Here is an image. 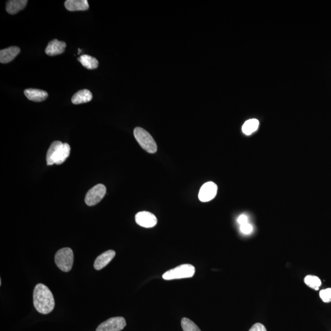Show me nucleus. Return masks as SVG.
Here are the masks:
<instances>
[{
	"label": "nucleus",
	"mask_w": 331,
	"mask_h": 331,
	"mask_svg": "<svg viewBox=\"0 0 331 331\" xmlns=\"http://www.w3.org/2000/svg\"><path fill=\"white\" fill-rule=\"evenodd\" d=\"M33 304L37 311L42 314H49L55 308V300L47 286L39 284L33 291Z\"/></svg>",
	"instance_id": "nucleus-1"
},
{
	"label": "nucleus",
	"mask_w": 331,
	"mask_h": 331,
	"mask_svg": "<svg viewBox=\"0 0 331 331\" xmlns=\"http://www.w3.org/2000/svg\"><path fill=\"white\" fill-rule=\"evenodd\" d=\"M70 146L68 144L54 141L47 153V164L50 166L63 163L70 156Z\"/></svg>",
	"instance_id": "nucleus-2"
},
{
	"label": "nucleus",
	"mask_w": 331,
	"mask_h": 331,
	"mask_svg": "<svg viewBox=\"0 0 331 331\" xmlns=\"http://www.w3.org/2000/svg\"><path fill=\"white\" fill-rule=\"evenodd\" d=\"M134 136L137 143L146 152L155 153L157 151V145L153 138L145 129L137 127L134 129Z\"/></svg>",
	"instance_id": "nucleus-3"
},
{
	"label": "nucleus",
	"mask_w": 331,
	"mask_h": 331,
	"mask_svg": "<svg viewBox=\"0 0 331 331\" xmlns=\"http://www.w3.org/2000/svg\"><path fill=\"white\" fill-rule=\"evenodd\" d=\"M55 262L57 267L63 272H69L73 267L74 262L73 252L70 248L59 250L55 256Z\"/></svg>",
	"instance_id": "nucleus-4"
},
{
	"label": "nucleus",
	"mask_w": 331,
	"mask_h": 331,
	"mask_svg": "<svg viewBox=\"0 0 331 331\" xmlns=\"http://www.w3.org/2000/svg\"><path fill=\"white\" fill-rule=\"evenodd\" d=\"M195 267L191 264H182L166 272L162 275V279L171 281L174 279L191 278L195 275Z\"/></svg>",
	"instance_id": "nucleus-5"
},
{
	"label": "nucleus",
	"mask_w": 331,
	"mask_h": 331,
	"mask_svg": "<svg viewBox=\"0 0 331 331\" xmlns=\"http://www.w3.org/2000/svg\"><path fill=\"white\" fill-rule=\"evenodd\" d=\"M106 194V187L103 184H98L93 186L87 192L85 202L87 206H93L103 200Z\"/></svg>",
	"instance_id": "nucleus-6"
},
{
	"label": "nucleus",
	"mask_w": 331,
	"mask_h": 331,
	"mask_svg": "<svg viewBox=\"0 0 331 331\" xmlns=\"http://www.w3.org/2000/svg\"><path fill=\"white\" fill-rule=\"evenodd\" d=\"M126 323L123 317H113L99 325L96 331H120L124 329Z\"/></svg>",
	"instance_id": "nucleus-7"
},
{
	"label": "nucleus",
	"mask_w": 331,
	"mask_h": 331,
	"mask_svg": "<svg viewBox=\"0 0 331 331\" xmlns=\"http://www.w3.org/2000/svg\"><path fill=\"white\" fill-rule=\"evenodd\" d=\"M217 189V185L215 183L209 182L204 183L199 192V199L201 202H209L216 197Z\"/></svg>",
	"instance_id": "nucleus-8"
},
{
	"label": "nucleus",
	"mask_w": 331,
	"mask_h": 331,
	"mask_svg": "<svg viewBox=\"0 0 331 331\" xmlns=\"http://www.w3.org/2000/svg\"><path fill=\"white\" fill-rule=\"evenodd\" d=\"M136 224L141 227L150 228L157 224V218L152 213L147 211L138 212L135 216Z\"/></svg>",
	"instance_id": "nucleus-9"
},
{
	"label": "nucleus",
	"mask_w": 331,
	"mask_h": 331,
	"mask_svg": "<svg viewBox=\"0 0 331 331\" xmlns=\"http://www.w3.org/2000/svg\"><path fill=\"white\" fill-rule=\"evenodd\" d=\"M115 256L116 252L113 251V250H109V251L105 252L103 254L98 256L95 261V269L97 270L103 269L113 260Z\"/></svg>",
	"instance_id": "nucleus-10"
},
{
	"label": "nucleus",
	"mask_w": 331,
	"mask_h": 331,
	"mask_svg": "<svg viewBox=\"0 0 331 331\" xmlns=\"http://www.w3.org/2000/svg\"><path fill=\"white\" fill-rule=\"evenodd\" d=\"M66 47V44L65 42L60 41L56 39L48 44L45 52L49 56H58L65 52Z\"/></svg>",
	"instance_id": "nucleus-11"
},
{
	"label": "nucleus",
	"mask_w": 331,
	"mask_h": 331,
	"mask_svg": "<svg viewBox=\"0 0 331 331\" xmlns=\"http://www.w3.org/2000/svg\"><path fill=\"white\" fill-rule=\"evenodd\" d=\"M20 52L19 47L13 46L2 49L0 51V62L8 63L16 58Z\"/></svg>",
	"instance_id": "nucleus-12"
},
{
	"label": "nucleus",
	"mask_w": 331,
	"mask_h": 331,
	"mask_svg": "<svg viewBox=\"0 0 331 331\" xmlns=\"http://www.w3.org/2000/svg\"><path fill=\"white\" fill-rule=\"evenodd\" d=\"M24 94L29 100L35 102L43 101L48 97V93L46 91L39 89H26Z\"/></svg>",
	"instance_id": "nucleus-13"
},
{
	"label": "nucleus",
	"mask_w": 331,
	"mask_h": 331,
	"mask_svg": "<svg viewBox=\"0 0 331 331\" xmlns=\"http://www.w3.org/2000/svg\"><path fill=\"white\" fill-rule=\"evenodd\" d=\"M65 6L66 10L70 11H86L89 8L87 0H67Z\"/></svg>",
	"instance_id": "nucleus-14"
},
{
	"label": "nucleus",
	"mask_w": 331,
	"mask_h": 331,
	"mask_svg": "<svg viewBox=\"0 0 331 331\" xmlns=\"http://www.w3.org/2000/svg\"><path fill=\"white\" fill-rule=\"evenodd\" d=\"M93 98L92 93L89 90L84 89L80 90L75 93L73 98L71 99L72 103L74 104H80L86 103L92 100Z\"/></svg>",
	"instance_id": "nucleus-15"
},
{
	"label": "nucleus",
	"mask_w": 331,
	"mask_h": 331,
	"mask_svg": "<svg viewBox=\"0 0 331 331\" xmlns=\"http://www.w3.org/2000/svg\"><path fill=\"white\" fill-rule=\"evenodd\" d=\"M26 0H11L7 3V11L10 14H16L25 8Z\"/></svg>",
	"instance_id": "nucleus-16"
},
{
	"label": "nucleus",
	"mask_w": 331,
	"mask_h": 331,
	"mask_svg": "<svg viewBox=\"0 0 331 331\" xmlns=\"http://www.w3.org/2000/svg\"><path fill=\"white\" fill-rule=\"evenodd\" d=\"M77 60L84 67L89 69V70H94L98 68L99 63L98 60L94 57L88 55H82Z\"/></svg>",
	"instance_id": "nucleus-17"
},
{
	"label": "nucleus",
	"mask_w": 331,
	"mask_h": 331,
	"mask_svg": "<svg viewBox=\"0 0 331 331\" xmlns=\"http://www.w3.org/2000/svg\"><path fill=\"white\" fill-rule=\"evenodd\" d=\"M259 125H260V122H259L257 119H250L246 120V121L243 123L242 126V130L243 133L247 136L251 135L253 132H255L257 130Z\"/></svg>",
	"instance_id": "nucleus-18"
},
{
	"label": "nucleus",
	"mask_w": 331,
	"mask_h": 331,
	"mask_svg": "<svg viewBox=\"0 0 331 331\" xmlns=\"http://www.w3.org/2000/svg\"><path fill=\"white\" fill-rule=\"evenodd\" d=\"M305 284L310 288L318 290L321 285V281L317 276L308 275L305 279Z\"/></svg>",
	"instance_id": "nucleus-19"
},
{
	"label": "nucleus",
	"mask_w": 331,
	"mask_h": 331,
	"mask_svg": "<svg viewBox=\"0 0 331 331\" xmlns=\"http://www.w3.org/2000/svg\"><path fill=\"white\" fill-rule=\"evenodd\" d=\"M181 325L183 331H201L194 322L187 318L182 319Z\"/></svg>",
	"instance_id": "nucleus-20"
},
{
	"label": "nucleus",
	"mask_w": 331,
	"mask_h": 331,
	"mask_svg": "<svg viewBox=\"0 0 331 331\" xmlns=\"http://www.w3.org/2000/svg\"><path fill=\"white\" fill-rule=\"evenodd\" d=\"M320 297L324 302H331V288H327L320 291Z\"/></svg>",
	"instance_id": "nucleus-21"
},
{
	"label": "nucleus",
	"mask_w": 331,
	"mask_h": 331,
	"mask_svg": "<svg viewBox=\"0 0 331 331\" xmlns=\"http://www.w3.org/2000/svg\"><path fill=\"white\" fill-rule=\"evenodd\" d=\"M240 230L243 234H249L253 231V227L249 223H246V224L240 225Z\"/></svg>",
	"instance_id": "nucleus-22"
},
{
	"label": "nucleus",
	"mask_w": 331,
	"mask_h": 331,
	"mask_svg": "<svg viewBox=\"0 0 331 331\" xmlns=\"http://www.w3.org/2000/svg\"><path fill=\"white\" fill-rule=\"evenodd\" d=\"M249 331H267V330L263 324L257 323L255 324Z\"/></svg>",
	"instance_id": "nucleus-23"
},
{
	"label": "nucleus",
	"mask_w": 331,
	"mask_h": 331,
	"mask_svg": "<svg viewBox=\"0 0 331 331\" xmlns=\"http://www.w3.org/2000/svg\"><path fill=\"white\" fill-rule=\"evenodd\" d=\"M237 222L239 223L240 225H242L246 223H248V217L245 215H241L239 216V218H237Z\"/></svg>",
	"instance_id": "nucleus-24"
},
{
	"label": "nucleus",
	"mask_w": 331,
	"mask_h": 331,
	"mask_svg": "<svg viewBox=\"0 0 331 331\" xmlns=\"http://www.w3.org/2000/svg\"><path fill=\"white\" fill-rule=\"evenodd\" d=\"M80 52H82V49H78V54H80Z\"/></svg>",
	"instance_id": "nucleus-25"
}]
</instances>
